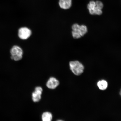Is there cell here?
<instances>
[{"mask_svg": "<svg viewBox=\"0 0 121 121\" xmlns=\"http://www.w3.org/2000/svg\"><path fill=\"white\" fill-rule=\"evenodd\" d=\"M69 67L74 74L78 76L81 74L84 70V66L78 60H73L69 62Z\"/></svg>", "mask_w": 121, "mask_h": 121, "instance_id": "1", "label": "cell"}, {"mask_svg": "<svg viewBox=\"0 0 121 121\" xmlns=\"http://www.w3.org/2000/svg\"><path fill=\"white\" fill-rule=\"evenodd\" d=\"M11 58L15 61H18L22 58L23 52L22 49L17 45H14L10 51Z\"/></svg>", "mask_w": 121, "mask_h": 121, "instance_id": "2", "label": "cell"}, {"mask_svg": "<svg viewBox=\"0 0 121 121\" xmlns=\"http://www.w3.org/2000/svg\"><path fill=\"white\" fill-rule=\"evenodd\" d=\"M31 30L26 27H22L19 29L18 32V35L21 39L26 40L31 35Z\"/></svg>", "mask_w": 121, "mask_h": 121, "instance_id": "3", "label": "cell"}, {"mask_svg": "<svg viewBox=\"0 0 121 121\" xmlns=\"http://www.w3.org/2000/svg\"><path fill=\"white\" fill-rule=\"evenodd\" d=\"M43 89L40 87L35 88L34 91L32 94V99L33 102H37L40 101L41 98V95Z\"/></svg>", "mask_w": 121, "mask_h": 121, "instance_id": "4", "label": "cell"}, {"mask_svg": "<svg viewBox=\"0 0 121 121\" xmlns=\"http://www.w3.org/2000/svg\"><path fill=\"white\" fill-rule=\"evenodd\" d=\"M59 84V82L56 78L51 77L47 82L46 86L48 88L54 89L58 86Z\"/></svg>", "mask_w": 121, "mask_h": 121, "instance_id": "5", "label": "cell"}, {"mask_svg": "<svg viewBox=\"0 0 121 121\" xmlns=\"http://www.w3.org/2000/svg\"><path fill=\"white\" fill-rule=\"evenodd\" d=\"M72 0H60L59 4L61 8L66 9L71 6Z\"/></svg>", "mask_w": 121, "mask_h": 121, "instance_id": "6", "label": "cell"}, {"mask_svg": "<svg viewBox=\"0 0 121 121\" xmlns=\"http://www.w3.org/2000/svg\"><path fill=\"white\" fill-rule=\"evenodd\" d=\"M87 8L91 14L95 15V11L96 8V2L93 1H90L88 4Z\"/></svg>", "mask_w": 121, "mask_h": 121, "instance_id": "7", "label": "cell"}, {"mask_svg": "<svg viewBox=\"0 0 121 121\" xmlns=\"http://www.w3.org/2000/svg\"><path fill=\"white\" fill-rule=\"evenodd\" d=\"M52 117V113L49 112H45L42 115V121H51Z\"/></svg>", "mask_w": 121, "mask_h": 121, "instance_id": "8", "label": "cell"}, {"mask_svg": "<svg viewBox=\"0 0 121 121\" xmlns=\"http://www.w3.org/2000/svg\"><path fill=\"white\" fill-rule=\"evenodd\" d=\"M97 86L101 90H105L108 86L107 82L105 80H102L98 82Z\"/></svg>", "mask_w": 121, "mask_h": 121, "instance_id": "9", "label": "cell"}, {"mask_svg": "<svg viewBox=\"0 0 121 121\" xmlns=\"http://www.w3.org/2000/svg\"><path fill=\"white\" fill-rule=\"evenodd\" d=\"M79 32L81 37L84 36L87 32V27L84 25H80L78 30H76Z\"/></svg>", "mask_w": 121, "mask_h": 121, "instance_id": "10", "label": "cell"}, {"mask_svg": "<svg viewBox=\"0 0 121 121\" xmlns=\"http://www.w3.org/2000/svg\"><path fill=\"white\" fill-rule=\"evenodd\" d=\"M72 35L73 38L78 39L81 37L79 32L77 30H72Z\"/></svg>", "mask_w": 121, "mask_h": 121, "instance_id": "11", "label": "cell"}, {"mask_svg": "<svg viewBox=\"0 0 121 121\" xmlns=\"http://www.w3.org/2000/svg\"><path fill=\"white\" fill-rule=\"evenodd\" d=\"M96 7L97 8L102 9L103 7V4L100 1H96Z\"/></svg>", "mask_w": 121, "mask_h": 121, "instance_id": "12", "label": "cell"}, {"mask_svg": "<svg viewBox=\"0 0 121 121\" xmlns=\"http://www.w3.org/2000/svg\"><path fill=\"white\" fill-rule=\"evenodd\" d=\"M64 121L62 120H58L57 121Z\"/></svg>", "mask_w": 121, "mask_h": 121, "instance_id": "13", "label": "cell"}, {"mask_svg": "<svg viewBox=\"0 0 121 121\" xmlns=\"http://www.w3.org/2000/svg\"><path fill=\"white\" fill-rule=\"evenodd\" d=\"M120 94L121 96V90L120 92Z\"/></svg>", "mask_w": 121, "mask_h": 121, "instance_id": "14", "label": "cell"}]
</instances>
